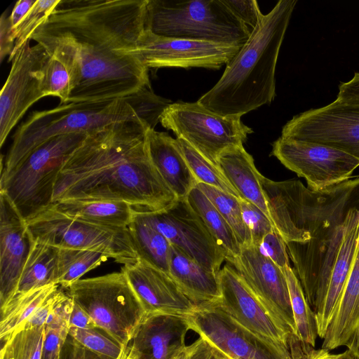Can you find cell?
<instances>
[{
  "instance_id": "1",
  "label": "cell",
  "mask_w": 359,
  "mask_h": 359,
  "mask_svg": "<svg viewBox=\"0 0 359 359\" xmlns=\"http://www.w3.org/2000/svg\"><path fill=\"white\" fill-rule=\"evenodd\" d=\"M148 0H60L30 39L60 59L69 102L111 100L149 87V69L131 53L146 29Z\"/></svg>"
},
{
  "instance_id": "2",
  "label": "cell",
  "mask_w": 359,
  "mask_h": 359,
  "mask_svg": "<svg viewBox=\"0 0 359 359\" xmlns=\"http://www.w3.org/2000/svg\"><path fill=\"white\" fill-rule=\"evenodd\" d=\"M141 119L89 132L61 168L53 203L72 200L121 201L136 211L156 212L177 198L149 157ZM151 129V128H150Z\"/></svg>"
},
{
  "instance_id": "3",
  "label": "cell",
  "mask_w": 359,
  "mask_h": 359,
  "mask_svg": "<svg viewBox=\"0 0 359 359\" xmlns=\"http://www.w3.org/2000/svg\"><path fill=\"white\" fill-rule=\"evenodd\" d=\"M296 4L280 0L262 15L219 80L199 98L201 105L224 116L241 117L273 101L278 57Z\"/></svg>"
},
{
  "instance_id": "4",
  "label": "cell",
  "mask_w": 359,
  "mask_h": 359,
  "mask_svg": "<svg viewBox=\"0 0 359 359\" xmlns=\"http://www.w3.org/2000/svg\"><path fill=\"white\" fill-rule=\"evenodd\" d=\"M170 104L149 86L123 97L60 104L50 109L34 111L15 130L1 175L11 171L33 149L55 136L92 132L111 123L137 119L154 129Z\"/></svg>"
},
{
  "instance_id": "5",
  "label": "cell",
  "mask_w": 359,
  "mask_h": 359,
  "mask_svg": "<svg viewBox=\"0 0 359 359\" xmlns=\"http://www.w3.org/2000/svg\"><path fill=\"white\" fill-rule=\"evenodd\" d=\"M146 29L165 37L241 47L252 32L223 0H148Z\"/></svg>"
},
{
  "instance_id": "6",
  "label": "cell",
  "mask_w": 359,
  "mask_h": 359,
  "mask_svg": "<svg viewBox=\"0 0 359 359\" xmlns=\"http://www.w3.org/2000/svg\"><path fill=\"white\" fill-rule=\"evenodd\" d=\"M88 133L53 137L33 149L11 171L1 175L0 191L9 198L26 221L53 204L57 175Z\"/></svg>"
},
{
  "instance_id": "7",
  "label": "cell",
  "mask_w": 359,
  "mask_h": 359,
  "mask_svg": "<svg viewBox=\"0 0 359 359\" xmlns=\"http://www.w3.org/2000/svg\"><path fill=\"white\" fill-rule=\"evenodd\" d=\"M67 290L68 295L90 316L97 327L124 349L145 316L125 273L121 270L81 278Z\"/></svg>"
},
{
  "instance_id": "8",
  "label": "cell",
  "mask_w": 359,
  "mask_h": 359,
  "mask_svg": "<svg viewBox=\"0 0 359 359\" xmlns=\"http://www.w3.org/2000/svg\"><path fill=\"white\" fill-rule=\"evenodd\" d=\"M26 222L33 240L58 248L100 252L123 266L140 259L127 228L72 218L50 207Z\"/></svg>"
},
{
  "instance_id": "9",
  "label": "cell",
  "mask_w": 359,
  "mask_h": 359,
  "mask_svg": "<svg viewBox=\"0 0 359 359\" xmlns=\"http://www.w3.org/2000/svg\"><path fill=\"white\" fill-rule=\"evenodd\" d=\"M160 123L217 166L219 155L228 149L243 146L253 131L238 116H224L196 102L171 103Z\"/></svg>"
},
{
  "instance_id": "10",
  "label": "cell",
  "mask_w": 359,
  "mask_h": 359,
  "mask_svg": "<svg viewBox=\"0 0 359 359\" xmlns=\"http://www.w3.org/2000/svg\"><path fill=\"white\" fill-rule=\"evenodd\" d=\"M187 318L191 330L229 359H292L288 347L246 329L216 302L198 305Z\"/></svg>"
},
{
  "instance_id": "11",
  "label": "cell",
  "mask_w": 359,
  "mask_h": 359,
  "mask_svg": "<svg viewBox=\"0 0 359 359\" xmlns=\"http://www.w3.org/2000/svg\"><path fill=\"white\" fill-rule=\"evenodd\" d=\"M346 215L326 222L312 233L306 242L286 243L292 269L313 311L324 299L343 241Z\"/></svg>"
},
{
  "instance_id": "12",
  "label": "cell",
  "mask_w": 359,
  "mask_h": 359,
  "mask_svg": "<svg viewBox=\"0 0 359 359\" xmlns=\"http://www.w3.org/2000/svg\"><path fill=\"white\" fill-rule=\"evenodd\" d=\"M272 154L287 169L320 191L352 177L359 159L339 149L309 141L283 139L273 144Z\"/></svg>"
},
{
  "instance_id": "13",
  "label": "cell",
  "mask_w": 359,
  "mask_h": 359,
  "mask_svg": "<svg viewBox=\"0 0 359 359\" xmlns=\"http://www.w3.org/2000/svg\"><path fill=\"white\" fill-rule=\"evenodd\" d=\"M139 212V211H138ZM171 243L203 266L219 273L226 253L187 198L159 211L140 212Z\"/></svg>"
},
{
  "instance_id": "14",
  "label": "cell",
  "mask_w": 359,
  "mask_h": 359,
  "mask_svg": "<svg viewBox=\"0 0 359 359\" xmlns=\"http://www.w3.org/2000/svg\"><path fill=\"white\" fill-rule=\"evenodd\" d=\"M281 137L328 145L359 159V105L335 100L294 116Z\"/></svg>"
},
{
  "instance_id": "15",
  "label": "cell",
  "mask_w": 359,
  "mask_h": 359,
  "mask_svg": "<svg viewBox=\"0 0 359 359\" xmlns=\"http://www.w3.org/2000/svg\"><path fill=\"white\" fill-rule=\"evenodd\" d=\"M26 41L11 60L0 94V147L28 109L43 97V67L49 55L43 46Z\"/></svg>"
},
{
  "instance_id": "16",
  "label": "cell",
  "mask_w": 359,
  "mask_h": 359,
  "mask_svg": "<svg viewBox=\"0 0 359 359\" xmlns=\"http://www.w3.org/2000/svg\"><path fill=\"white\" fill-rule=\"evenodd\" d=\"M241 46L156 35L146 29L131 54L148 68L203 67L218 69L235 57Z\"/></svg>"
},
{
  "instance_id": "17",
  "label": "cell",
  "mask_w": 359,
  "mask_h": 359,
  "mask_svg": "<svg viewBox=\"0 0 359 359\" xmlns=\"http://www.w3.org/2000/svg\"><path fill=\"white\" fill-rule=\"evenodd\" d=\"M234 268L290 339L296 327L286 278L283 270L253 245H243L240 253L226 260Z\"/></svg>"
},
{
  "instance_id": "18",
  "label": "cell",
  "mask_w": 359,
  "mask_h": 359,
  "mask_svg": "<svg viewBox=\"0 0 359 359\" xmlns=\"http://www.w3.org/2000/svg\"><path fill=\"white\" fill-rule=\"evenodd\" d=\"M221 298L216 302L242 326L274 344L289 348L290 338L230 264L219 272Z\"/></svg>"
},
{
  "instance_id": "19",
  "label": "cell",
  "mask_w": 359,
  "mask_h": 359,
  "mask_svg": "<svg viewBox=\"0 0 359 359\" xmlns=\"http://www.w3.org/2000/svg\"><path fill=\"white\" fill-rule=\"evenodd\" d=\"M33 239L26 220L0 191V304L15 294Z\"/></svg>"
},
{
  "instance_id": "20",
  "label": "cell",
  "mask_w": 359,
  "mask_h": 359,
  "mask_svg": "<svg viewBox=\"0 0 359 359\" xmlns=\"http://www.w3.org/2000/svg\"><path fill=\"white\" fill-rule=\"evenodd\" d=\"M121 270L137 296L145 315L172 314L188 317L197 305L166 272L142 259Z\"/></svg>"
},
{
  "instance_id": "21",
  "label": "cell",
  "mask_w": 359,
  "mask_h": 359,
  "mask_svg": "<svg viewBox=\"0 0 359 359\" xmlns=\"http://www.w3.org/2000/svg\"><path fill=\"white\" fill-rule=\"evenodd\" d=\"M191 330L186 316L172 314L145 315L123 349L124 359H175L187 346Z\"/></svg>"
},
{
  "instance_id": "22",
  "label": "cell",
  "mask_w": 359,
  "mask_h": 359,
  "mask_svg": "<svg viewBox=\"0 0 359 359\" xmlns=\"http://www.w3.org/2000/svg\"><path fill=\"white\" fill-rule=\"evenodd\" d=\"M146 142L156 169L177 199L187 198L198 181L193 175L176 139L167 133L149 128Z\"/></svg>"
},
{
  "instance_id": "23",
  "label": "cell",
  "mask_w": 359,
  "mask_h": 359,
  "mask_svg": "<svg viewBox=\"0 0 359 359\" xmlns=\"http://www.w3.org/2000/svg\"><path fill=\"white\" fill-rule=\"evenodd\" d=\"M339 252L330 275L324 299L314 311L318 336L323 339L347 283L359 241V222L355 211L349 208Z\"/></svg>"
},
{
  "instance_id": "24",
  "label": "cell",
  "mask_w": 359,
  "mask_h": 359,
  "mask_svg": "<svg viewBox=\"0 0 359 359\" xmlns=\"http://www.w3.org/2000/svg\"><path fill=\"white\" fill-rule=\"evenodd\" d=\"M168 273L197 306L217 302L221 298L219 273L203 266L172 245Z\"/></svg>"
},
{
  "instance_id": "25",
  "label": "cell",
  "mask_w": 359,
  "mask_h": 359,
  "mask_svg": "<svg viewBox=\"0 0 359 359\" xmlns=\"http://www.w3.org/2000/svg\"><path fill=\"white\" fill-rule=\"evenodd\" d=\"M217 167L242 200L258 207L271 219L262 184L264 176L255 167L252 156L243 145L222 152L218 158Z\"/></svg>"
},
{
  "instance_id": "26",
  "label": "cell",
  "mask_w": 359,
  "mask_h": 359,
  "mask_svg": "<svg viewBox=\"0 0 359 359\" xmlns=\"http://www.w3.org/2000/svg\"><path fill=\"white\" fill-rule=\"evenodd\" d=\"M359 323V241L351 272L323 337L322 348L332 351L346 346Z\"/></svg>"
},
{
  "instance_id": "27",
  "label": "cell",
  "mask_w": 359,
  "mask_h": 359,
  "mask_svg": "<svg viewBox=\"0 0 359 359\" xmlns=\"http://www.w3.org/2000/svg\"><path fill=\"white\" fill-rule=\"evenodd\" d=\"M50 207L72 218L115 228H127L135 212L130 204L121 201H62Z\"/></svg>"
},
{
  "instance_id": "28",
  "label": "cell",
  "mask_w": 359,
  "mask_h": 359,
  "mask_svg": "<svg viewBox=\"0 0 359 359\" xmlns=\"http://www.w3.org/2000/svg\"><path fill=\"white\" fill-rule=\"evenodd\" d=\"M58 252V248L33 240L13 296L50 284H57Z\"/></svg>"
},
{
  "instance_id": "29",
  "label": "cell",
  "mask_w": 359,
  "mask_h": 359,
  "mask_svg": "<svg viewBox=\"0 0 359 359\" xmlns=\"http://www.w3.org/2000/svg\"><path fill=\"white\" fill-rule=\"evenodd\" d=\"M127 229L139 257L168 273L172 248L169 241L136 210Z\"/></svg>"
},
{
  "instance_id": "30",
  "label": "cell",
  "mask_w": 359,
  "mask_h": 359,
  "mask_svg": "<svg viewBox=\"0 0 359 359\" xmlns=\"http://www.w3.org/2000/svg\"><path fill=\"white\" fill-rule=\"evenodd\" d=\"M59 286L58 284H50L16 294L1 307V342L7 341L18 332Z\"/></svg>"
},
{
  "instance_id": "31",
  "label": "cell",
  "mask_w": 359,
  "mask_h": 359,
  "mask_svg": "<svg viewBox=\"0 0 359 359\" xmlns=\"http://www.w3.org/2000/svg\"><path fill=\"white\" fill-rule=\"evenodd\" d=\"M187 200L225 252V260L236 257L240 253L241 246L230 225L207 196L196 187L191 191Z\"/></svg>"
},
{
  "instance_id": "32",
  "label": "cell",
  "mask_w": 359,
  "mask_h": 359,
  "mask_svg": "<svg viewBox=\"0 0 359 359\" xmlns=\"http://www.w3.org/2000/svg\"><path fill=\"white\" fill-rule=\"evenodd\" d=\"M288 287L296 337L315 347L318 336L315 313L309 304L302 285L291 266L283 270Z\"/></svg>"
},
{
  "instance_id": "33",
  "label": "cell",
  "mask_w": 359,
  "mask_h": 359,
  "mask_svg": "<svg viewBox=\"0 0 359 359\" xmlns=\"http://www.w3.org/2000/svg\"><path fill=\"white\" fill-rule=\"evenodd\" d=\"M108 259L104 254L97 251L59 248L57 284L67 289L83 275Z\"/></svg>"
},
{
  "instance_id": "34",
  "label": "cell",
  "mask_w": 359,
  "mask_h": 359,
  "mask_svg": "<svg viewBox=\"0 0 359 359\" xmlns=\"http://www.w3.org/2000/svg\"><path fill=\"white\" fill-rule=\"evenodd\" d=\"M200 189L212 202L218 212L233 229L241 246L252 244L251 236L248 231L242 217L240 200L214 187L198 183Z\"/></svg>"
},
{
  "instance_id": "35",
  "label": "cell",
  "mask_w": 359,
  "mask_h": 359,
  "mask_svg": "<svg viewBox=\"0 0 359 359\" xmlns=\"http://www.w3.org/2000/svg\"><path fill=\"white\" fill-rule=\"evenodd\" d=\"M176 140L198 183L214 187L241 199L238 193L217 165L182 139L176 138Z\"/></svg>"
},
{
  "instance_id": "36",
  "label": "cell",
  "mask_w": 359,
  "mask_h": 359,
  "mask_svg": "<svg viewBox=\"0 0 359 359\" xmlns=\"http://www.w3.org/2000/svg\"><path fill=\"white\" fill-rule=\"evenodd\" d=\"M44 326L23 329L1 342L0 359H41Z\"/></svg>"
},
{
  "instance_id": "37",
  "label": "cell",
  "mask_w": 359,
  "mask_h": 359,
  "mask_svg": "<svg viewBox=\"0 0 359 359\" xmlns=\"http://www.w3.org/2000/svg\"><path fill=\"white\" fill-rule=\"evenodd\" d=\"M49 57L43 67L42 91L43 97H57L60 104L67 103L72 87L70 73L57 57Z\"/></svg>"
},
{
  "instance_id": "38",
  "label": "cell",
  "mask_w": 359,
  "mask_h": 359,
  "mask_svg": "<svg viewBox=\"0 0 359 359\" xmlns=\"http://www.w3.org/2000/svg\"><path fill=\"white\" fill-rule=\"evenodd\" d=\"M60 1H36L27 14L13 29L15 45L12 53L8 57L9 62L22 45L30 39L34 32L48 20Z\"/></svg>"
},
{
  "instance_id": "39",
  "label": "cell",
  "mask_w": 359,
  "mask_h": 359,
  "mask_svg": "<svg viewBox=\"0 0 359 359\" xmlns=\"http://www.w3.org/2000/svg\"><path fill=\"white\" fill-rule=\"evenodd\" d=\"M97 329L71 327L69 336L101 359L122 358V346L106 333L103 334Z\"/></svg>"
},
{
  "instance_id": "40",
  "label": "cell",
  "mask_w": 359,
  "mask_h": 359,
  "mask_svg": "<svg viewBox=\"0 0 359 359\" xmlns=\"http://www.w3.org/2000/svg\"><path fill=\"white\" fill-rule=\"evenodd\" d=\"M240 203L243 220L251 236L252 244L258 246L262 238L275 227L269 217L258 207L242 199Z\"/></svg>"
},
{
  "instance_id": "41",
  "label": "cell",
  "mask_w": 359,
  "mask_h": 359,
  "mask_svg": "<svg viewBox=\"0 0 359 359\" xmlns=\"http://www.w3.org/2000/svg\"><path fill=\"white\" fill-rule=\"evenodd\" d=\"M257 247L261 254L282 270L290 266L286 243L276 229L266 234Z\"/></svg>"
},
{
  "instance_id": "42",
  "label": "cell",
  "mask_w": 359,
  "mask_h": 359,
  "mask_svg": "<svg viewBox=\"0 0 359 359\" xmlns=\"http://www.w3.org/2000/svg\"><path fill=\"white\" fill-rule=\"evenodd\" d=\"M67 327L44 326L41 359H60L69 336Z\"/></svg>"
},
{
  "instance_id": "43",
  "label": "cell",
  "mask_w": 359,
  "mask_h": 359,
  "mask_svg": "<svg viewBox=\"0 0 359 359\" xmlns=\"http://www.w3.org/2000/svg\"><path fill=\"white\" fill-rule=\"evenodd\" d=\"M224 4L252 31L263 15L255 0H223Z\"/></svg>"
},
{
  "instance_id": "44",
  "label": "cell",
  "mask_w": 359,
  "mask_h": 359,
  "mask_svg": "<svg viewBox=\"0 0 359 359\" xmlns=\"http://www.w3.org/2000/svg\"><path fill=\"white\" fill-rule=\"evenodd\" d=\"M15 45L13 27L9 16L4 12L0 18V62H2L6 56H10Z\"/></svg>"
},
{
  "instance_id": "45",
  "label": "cell",
  "mask_w": 359,
  "mask_h": 359,
  "mask_svg": "<svg viewBox=\"0 0 359 359\" xmlns=\"http://www.w3.org/2000/svg\"><path fill=\"white\" fill-rule=\"evenodd\" d=\"M337 100L359 105V73H355L350 81L340 84Z\"/></svg>"
},
{
  "instance_id": "46",
  "label": "cell",
  "mask_w": 359,
  "mask_h": 359,
  "mask_svg": "<svg viewBox=\"0 0 359 359\" xmlns=\"http://www.w3.org/2000/svg\"><path fill=\"white\" fill-rule=\"evenodd\" d=\"M185 359H217V357L212 347L199 337L187 346Z\"/></svg>"
},
{
  "instance_id": "47",
  "label": "cell",
  "mask_w": 359,
  "mask_h": 359,
  "mask_svg": "<svg viewBox=\"0 0 359 359\" xmlns=\"http://www.w3.org/2000/svg\"><path fill=\"white\" fill-rule=\"evenodd\" d=\"M97 328L90 316L74 302L73 309L69 319V327Z\"/></svg>"
},
{
  "instance_id": "48",
  "label": "cell",
  "mask_w": 359,
  "mask_h": 359,
  "mask_svg": "<svg viewBox=\"0 0 359 359\" xmlns=\"http://www.w3.org/2000/svg\"><path fill=\"white\" fill-rule=\"evenodd\" d=\"M36 1V0H19L15 3L13 11L9 15L13 29L27 14Z\"/></svg>"
},
{
  "instance_id": "49",
  "label": "cell",
  "mask_w": 359,
  "mask_h": 359,
  "mask_svg": "<svg viewBox=\"0 0 359 359\" xmlns=\"http://www.w3.org/2000/svg\"><path fill=\"white\" fill-rule=\"evenodd\" d=\"M348 208L355 211L359 222V175L349 195Z\"/></svg>"
},
{
  "instance_id": "50",
  "label": "cell",
  "mask_w": 359,
  "mask_h": 359,
  "mask_svg": "<svg viewBox=\"0 0 359 359\" xmlns=\"http://www.w3.org/2000/svg\"><path fill=\"white\" fill-rule=\"evenodd\" d=\"M345 346L353 356L359 359V323Z\"/></svg>"
},
{
  "instance_id": "51",
  "label": "cell",
  "mask_w": 359,
  "mask_h": 359,
  "mask_svg": "<svg viewBox=\"0 0 359 359\" xmlns=\"http://www.w3.org/2000/svg\"><path fill=\"white\" fill-rule=\"evenodd\" d=\"M318 350L310 345H305L292 357V359H315Z\"/></svg>"
},
{
  "instance_id": "52",
  "label": "cell",
  "mask_w": 359,
  "mask_h": 359,
  "mask_svg": "<svg viewBox=\"0 0 359 359\" xmlns=\"http://www.w3.org/2000/svg\"><path fill=\"white\" fill-rule=\"evenodd\" d=\"M340 355L341 353H330L329 351H327L321 348L320 349L318 350L315 359H339Z\"/></svg>"
},
{
  "instance_id": "53",
  "label": "cell",
  "mask_w": 359,
  "mask_h": 359,
  "mask_svg": "<svg viewBox=\"0 0 359 359\" xmlns=\"http://www.w3.org/2000/svg\"><path fill=\"white\" fill-rule=\"evenodd\" d=\"M339 359H358L353 356L348 350L341 353Z\"/></svg>"
},
{
  "instance_id": "54",
  "label": "cell",
  "mask_w": 359,
  "mask_h": 359,
  "mask_svg": "<svg viewBox=\"0 0 359 359\" xmlns=\"http://www.w3.org/2000/svg\"><path fill=\"white\" fill-rule=\"evenodd\" d=\"M215 351L216 355L217 357V359H229L228 358H226V356H224L222 354L219 353V352H217L216 351Z\"/></svg>"
},
{
  "instance_id": "55",
  "label": "cell",
  "mask_w": 359,
  "mask_h": 359,
  "mask_svg": "<svg viewBox=\"0 0 359 359\" xmlns=\"http://www.w3.org/2000/svg\"><path fill=\"white\" fill-rule=\"evenodd\" d=\"M186 355V350L182 353L180 355H178L175 359H185Z\"/></svg>"
},
{
  "instance_id": "56",
  "label": "cell",
  "mask_w": 359,
  "mask_h": 359,
  "mask_svg": "<svg viewBox=\"0 0 359 359\" xmlns=\"http://www.w3.org/2000/svg\"><path fill=\"white\" fill-rule=\"evenodd\" d=\"M121 359H124V358H121Z\"/></svg>"
}]
</instances>
